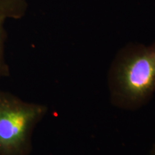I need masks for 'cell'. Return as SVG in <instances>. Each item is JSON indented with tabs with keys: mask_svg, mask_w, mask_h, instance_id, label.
<instances>
[{
	"mask_svg": "<svg viewBox=\"0 0 155 155\" xmlns=\"http://www.w3.org/2000/svg\"><path fill=\"white\" fill-rule=\"evenodd\" d=\"M150 155H155V143H154V146H153V147H152V151H151Z\"/></svg>",
	"mask_w": 155,
	"mask_h": 155,
	"instance_id": "cell-4",
	"label": "cell"
},
{
	"mask_svg": "<svg viewBox=\"0 0 155 155\" xmlns=\"http://www.w3.org/2000/svg\"><path fill=\"white\" fill-rule=\"evenodd\" d=\"M111 104L119 109L136 111L155 94V42L129 43L119 50L108 73Z\"/></svg>",
	"mask_w": 155,
	"mask_h": 155,
	"instance_id": "cell-1",
	"label": "cell"
},
{
	"mask_svg": "<svg viewBox=\"0 0 155 155\" xmlns=\"http://www.w3.org/2000/svg\"><path fill=\"white\" fill-rule=\"evenodd\" d=\"M5 23V22L4 21H0V80L9 75V68L6 63L4 56V46L5 40V32L4 29Z\"/></svg>",
	"mask_w": 155,
	"mask_h": 155,
	"instance_id": "cell-3",
	"label": "cell"
},
{
	"mask_svg": "<svg viewBox=\"0 0 155 155\" xmlns=\"http://www.w3.org/2000/svg\"><path fill=\"white\" fill-rule=\"evenodd\" d=\"M48 111L0 89V155H30L35 129Z\"/></svg>",
	"mask_w": 155,
	"mask_h": 155,
	"instance_id": "cell-2",
	"label": "cell"
}]
</instances>
